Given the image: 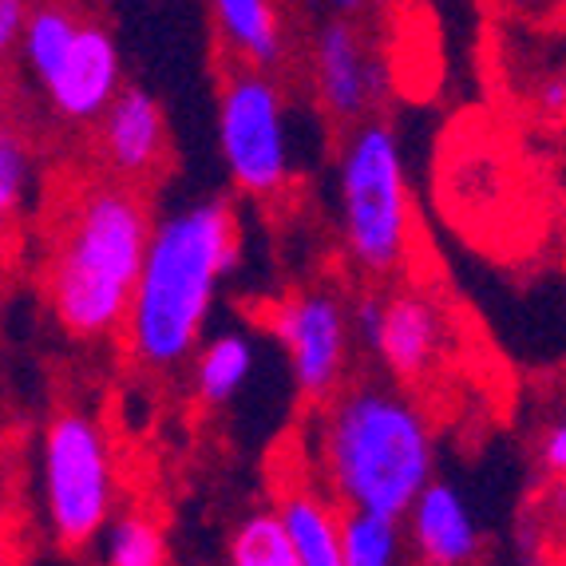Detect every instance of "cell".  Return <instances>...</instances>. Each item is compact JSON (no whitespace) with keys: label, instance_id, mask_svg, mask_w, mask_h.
<instances>
[{"label":"cell","instance_id":"obj_1","mask_svg":"<svg viewBox=\"0 0 566 566\" xmlns=\"http://www.w3.org/2000/svg\"><path fill=\"white\" fill-rule=\"evenodd\" d=\"M242 262V227L230 199H199L155 222L139 290L123 325L135 365L151 373L195 360L218 285Z\"/></svg>","mask_w":566,"mask_h":566},{"label":"cell","instance_id":"obj_2","mask_svg":"<svg viewBox=\"0 0 566 566\" xmlns=\"http://www.w3.org/2000/svg\"><path fill=\"white\" fill-rule=\"evenodd\" d=\"M317 463L345 511L405 520L436 480V436L412 388L392 377L340 385L317 412Z\"/></svg>","mask_w":566,"mask_h":566},{"label":"cell","instance_id":"obj_3","mask_svg":"<svg viewBox=\"0 0 566 566\" xmlns=\"http://www.w3.org/2000/svg\"><path fill=\"white\" fill-rule=\"evenodd\" d=\"M151 234V210L135 182H87L64 202L52 230L44 290L67 337L104 340L123 333Z\"/></svg>","mask_w":566,"mask_h":566},{"label":"cell","instance_id":"obj_4","mask_svg":"<svg viewBox=\"0 0 566 566\" xmlns=\"http://www.w3.org/2000/svg\"><path fill=\"white\" fill-rule=\"evenodd\" d=\"M340 234L349 262L368 277H392L408 262L412 202L397 132L380 119L357 123L337 163Z\"/></svg>","mask_w":566,"mask_h":566},{"label":"cell","instance_id":"obj_5","mask_svg":"<svg viewBox=\"0 0 566 566\" xmlns=\"http://www.w3.org/2000/svg\"><path fill=\"white\" fill-rule=\"evenodd\" d=\"M40 495L60 547H92L115 515V463L104 424L64 408L40 436Z\"/></svg>","mask_w":566,"mask_h":566},{"label":"cell","instance_id":"obj_6","mask_svg":"<svg viewBox=\"0 0 566 566\" xmlns=\"http://www.w3.org/2000/svg\"><path fill=\"white\" fill-rule=\"evenodd\" d=\"M218 151L250 199H277L293 182V115L282 84L262 67L234 64L218 87Z\"/></svg>","mask_w":566,"mask_h":566},{"label":"cell","instance_id":"obj_7","mask_svg":"<svg viewBox=\"0 0 566 566\" xmlns=\"http://www.w3.org/2000/svg\"><path fill=\"white\" fill-rule=\"evenodd\" d=\"M274 337L282 340L290 357L293 385L310 405L325 400L345 385L353 349V317L349 302L329 285H310V290L290 293L274 310Z\"/></svg>","mask_w":566,"mask_h":566},{"label":"cell","instance_id":"obj_8","mask_svg":"<svg viewBox=\"0 0 566 566\" xmlns=\"http://www.w3.org/2000/svg\"><path fill=\"white\" fill-rule=\"evenodd\" d=\"M313 87L337 123H365L385 95V64L360 36L357 20L329 17L313 36Z\"/></svg>","mask_w":566,"mask_h":566},{"label":"cell","instance_id":"obj_9","mask_svg":"<svg viewBox=\"0 0 566 566\" xmlns=\"http://www.w3.org/2000/svg\"><path fill=\"white\" fill-rule=\"evenodd\" d=\"M452 349V322H448L444 305L436 302L428 290L400 285L388 293L385 329H380L377 353L385 377L416 388L444 365Z\"/></svg>","mask_w":566,"mask_h":566},{"label":"cell","instance_id":"obj_10","mask_svg":"<svg viewBox=\"0 0 566 566\" xmlns=\"http://www.w3.org/2000/svg\"><path fill=\"white\" fill-rule=\"evenodd\" d=\"M95 147H99V159L112 179L139 187L143 179L159 175L170 151L163 104L147 87L127 84L95 123Z\"/></svg>","mask_w":566,"mask_h":566},{"label":"cell","instance_id":"obj_11","mask_svg":"<svg viewBox=\"0 0 566 566\" xmlns=\"http://www.w3.org/2000/svg\"><path fill=\"white\" fill-rule=\"evenodd\" d=\"M123 56L115 44L112 29L99 20L80 24V36L60 64V72L48 80L40 92L48 95V104L60 119L67 123H99V115L115 104V95L123 92Z\"/></svg>","mask_w":566,"mask_h":566},{"label":"cell","instance_id":"obj_12","mask_svg":"<svg viewBox=\"0 0 566 566\" xmlns=\"http://www.w3.org/2000/svg\"><path fill=\"white\" fill-rule=\"evenodd\" d=\"M408 543L416 563L428 566H472L483 551L480 523L463 491L448 480H432L416 495L412 511L405 515Z\"/></svg>","mask_w":566,"mask_h":566},{"label":"cell","instance_id":"obj_13","mask_svg":"<svg viewBox=\"0 0 566 566\" xmlns=\"http://www.w3.org/2000/svg\"><path fill=\"white\" fill-rule=\"evenodd\" d=\"M210 12L234 64L274 72L285 60V29L274 0H210Z\"/></svg>","mask_w":566,"mask_h":566},{"label":"cell","instance_id":"obj_14","mask_svg":"<svg viewBox=\"0 0 566 566\" xmlns=\"http://www.w3.org/2000/svg\"><path fill=\"white\" fill-rule=\"evenodd\" d=\"M337 507L340 503L329 491H317L313 483H285L277 495V515L305 566H345V555H340L345 515Z\"/></svg>","mask_w":566,"mask_h":566},{"label":"cell","instance_id":"obj_15","mask_svg":"<svg viewBox=\"0 0 566 566\" xmlns=\"http://www.w3.org/2000/svg\"><path fill=\"white\" fill-rule=\"evenodd\" d=\"M80 24H84V17L67 0H36L32 4L24 36L17 44V60L40 87L56 76L60 64L67 60V52H72V44L80 36Z\"/></svg>","mask_w":566,"mask_h":566},{"label":"cell","instance_id":"obj_16","mask_svg":"<svg viewBox=\"0 0 566 566\" xmlns=\"http://www.w3.org/2000/svg\"><path fill=\"white\" fill-rule=\"evenodd\" d=\"M254 360V340L245 333H218L202 340L195 353V397L202 400V408H227L250 385Z\"/></svg>","mask_w":566,"mask_h":566},{"label":"cell","instance_id":"obj_17","mask_svg":"<svg viewBox=\"0 0 566 566\" xmlns=\"http://www.w3.org/2000/svg\"><path fill=\"white\" fill-rule=\"evenodd\" d=\"M95 547V566H167V535L159 520L147 511H115L112 523L99 531Z\"/></svg>","mask_w":566,"mask_h":566},{"label":"cell","instance_id":"obj_18","mask_svg":"<svg viewBox=\"0 0 566 566\" xmlns=\"http://www.w3.org/2000/svg\"><path fill=\"white\" fill-rule=\"evenodd\" d=\"M408 551L412 543H408L405 520L380 515V511H345V523H340L345 566H405Z\"/></svg>","mask_w":566,"mask_h":566},{"label":"cell","instance_id":"obj_19","mask_svg":"<svg viewBox=\"0 0 566 566\" xmlns=\"http://www.w3.org/2000/svg\"><path fill=\"white\" fill-rule=\"evenodd\" d=\"M227 558L230 566H305L277 507L245 515L234 527V535H230Z\"/></svg>","mask_w":566,"mask_h":566},{"label":"cell","instance_id":"obj_20","mask_svg":"<svg viewBox=\"0 0 566 566\" xmlns=\"http://www.w3.org/2000/svg\"><path fill=\"white\" fill-rule=\"evenodd\" d=\"M29 195H32V155L24 147V139L12 127H4V135H0V210H4L9 222L29 202Z\"/></svg>","mask_w":566,"mask_h":566},{"label":"cell","instance_id":"obj_21","mask_svg":"<svg viewBox=\"0 0 566 566\" xmlns=\"http://www.w3.org/2000/svg\"><path fill=\"white\" fill-rule=\"evenodd\" d=\"M385 310H388V293H377V290H360L357 297H349L353 337H357V345H360V349L377 353L380 329H385Z\"/></svg>","mask_w":566,"mask_h":566},{"label":"cell","instance_id":"obj_22","mask_svg":"<svg viewBox=\"0 0 566 566\" xmlns=\"http://www.w3.org/2000/svg\"><path fill=\"white\" fill-rule=\"evenodd\" d=\"M538 463H543V472L547 475L566 480V416L543 432V440H538Z\"/></svg>","mask_w":566,"mask_h":566},{"label":"cell","instance_id":"obj_23","mask_svg":"<svg viewBox=\"0 0 566 566\" xmlns=\"http://www.w3.org/2000/svg\"><path fill=\"white\" fill-rule=\"evenodd\" d=\"M32 4L29 0H0V48L4 52H17L20 36H24V24H29Z\"/></svg>","mask_w":566,"mask_h":566},{"label":"cell","instance_id":"obj_24","mask_svg":"<svg viewBox=\"0 0 566 566\" xmlns=\"http://www.w3.org/2000/svg\"><path fill=\"white\" fill-rule=\"evenodd\" d=\"M538 104L547 107V112H566V80H551V84H543Z\"/></svg>","mask_w":566,"mask_h":566},{"label":"cell","instance_id":"obj_25","mask_svg":"<svg viewBox=\"0 0 566 566\" xmlns=\"http://www.w3.org/2000/svg\"><path fill=\"white\" fill-rule=\"evenodd\" d=\"M368 4H373V0H325V9H329V17H340V20H357V17H365Z\"/></svg>","mask_w":566,"mask_h":566},{"label":"cell","instance_id":"obj_26","mask_svg":"<svg viewBox=\"0 0 566 566\" xmlns=\"http://www.w3.org/2000/svg\"><path fill=\"white\" fill-rule=\"evenodd\" d=\"M558 551H563V558H566V520H563V527H558Z\"/></svg>","mask_w":566,"mask_h":566},{"label":"cell","instance_id":"obj_27","mask_svg":"<svg viewBox=\"0 0 566 566\" xmlns=\"http://www.w3.org/2000/svg\"><path fill=\"white\" fill-rule=\"evenodd\" d=\"M416 566H428V563H416Z\"/></svg>","mask_w":566,"mask_h":566}]
</instances>
